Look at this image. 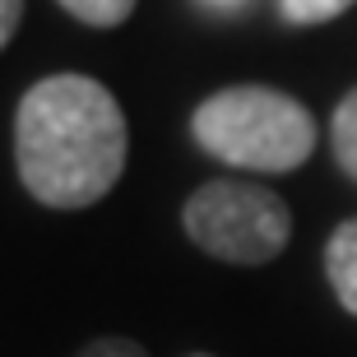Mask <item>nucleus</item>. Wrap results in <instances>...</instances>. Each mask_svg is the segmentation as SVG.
<instances>
[{
    "mask_svg": "<svg viewBox=\"0 0 357 357\" xmlns=\"http://www.w3.org/2000/svg\"><path fill=\"white\" fill-rule=\"evenodd\" d=\"M130 158L126 112L93 75H47L19 98L14 167L47 209H89L112 195Z\"/></svg>",
    "mask_w": 357,
    "mask_h": 357,
    "instance_id": "obj_1",
    "label": "nucleus"
},
{
    "mask_svg": "<svg viewBox=\"0 0 357 357\" xmlns=\"http://www.w3.org/2000/svg\"><path fill=\"white\" fill-rule=\"evenodd\" d=\"M190 135L209 158L241 172H297L316 153V116L269 84H227L190 112Z\"/></svg>",
    "mask_w": 357,
    "mask_h": 357,
    "instance_id": "obj_2",
    "label": "nucleus"
},
{
    "mask_svg": "<svg viewBox=\"0 0 357 357\" xmlns=\"http://www.w3.org/2000/svg\"><path fill=\"white\" fill-rule=\"evenodd\" d=\"M181 227L199 251L223 265H269L292 241V209L269 185L218 176L190 190Z\"/></svg>",
    "mask_w": 357,
    "mask_h": 357,
    "instance_id": "obj_3",
    "label": "nucleus"
},
{
    "mask_svg": "<svg viewBox=\"0 0 357 357\" xmlns=\"http://www.w3.org/2000/svg\"><path fill=\"white\" fill-rule=\"evenodd\" d=\"M325 278L348 316H357V218L339 223L325 241Z\"/></svg>",
    "mask_w": 357,
    "mask_h": 357,
    "instance_id": "obj_4",
    "label": "nucleus"
},
{
    "mask_svg": "<svg viewBox=\"0 0 357 357\" xmlns=\"http://www.w3.org/2000/svg\"><path fill=\"white\" fill-rule=\"evenodd\" d=\"M330 149H334V162L344 167V176L357 181V84L339 98L330 116Z\"/></svg>",
    "mask_w": 357,
    "mask_h": 357,
    "instance_id": "obj_5",
    "label": "nucleus"
},
{
    "mask_svg": "<svg viewBox=\"0 0 357 357\" xmlns=\"http://www.w3.org/2000/svg\"><path fill=\"white\" fill-rule=\"evenodd\" d=\"M56 5L84 28H121L139 0H56Z\"/></svg>",
    "mask_w": 357,
    "mask_h": 357,
    "instance_id": "obj_6",
    "label": "nucleus"
},
{
    "mask_svg": "<svg viewBox=\"0 0 357 357\" xmlns=\"http://www.w3.org/2000/svg\"><path fill=\"white\" fill-rule=\"evenodd\" d=\"M353 5L357 0H278V14L292 28H316V24H330V19L348 14Z\"/></svg>",
    "mask_w": 357,
    "mask_h": 357,
    "instance_id": "obj_7",
    "label": "nucleus"
},
{
    "mask_svg": "<svg viewBox=\"0 0 357 357\" xmlns=\"http://www.w3.org/2000/svg\"><path fill=\"white\" fill-rule=\"evenodd\" d=\"M75 357H149V353L135 344V339H93V344H84Z\"/></svg>",
    "mask_w": 357,
    "mask_h": 357,
    "instance_id": "obj_8",
    "label": "nucleus"
},
{
    "mask_svg": "<svg viewBox=\"0 0 357 357\" xmlns=\"http://www.w3.org/2000/svg\"><path fill=\"white\" fill-rule=\"evenodd\" d=\"M24 24V0H0V47H10Z\"/></svg>",
    "mask_w": 357,
    "mask_h": 357,
    "instance_id": "obj_9",
    "label": "nucleus"
},
{
    "mask_svg": "<svg viewBox=\"0 0 357 357\" xmlns=\"http://www.w3.org/2000/svg\"><path fill=\"white\" fill-rule=\"evenodd\" d=\"M199 10H209V14H237L246 10V0H195Z\"/></svg>",
    "mask_w": 357,
    "mask_h": 357,
    "instance_id": "obj_10",
    "label": "nucleus"
},
{
    "mask_svg": "<svg viewBox=\"0 0 357 357\" xmlns=\"http://www.w3.org/2000/svg\"><path fill=\"white\" fill-rule=\"evenodd\" d=\"M190 357H209V353H190Z\"/></svg>",
    "mask_w": 357,
    "mask_h": 357,
    "instance_id": "obj_11",
    "label": "nucleus"
}]
</instances>
